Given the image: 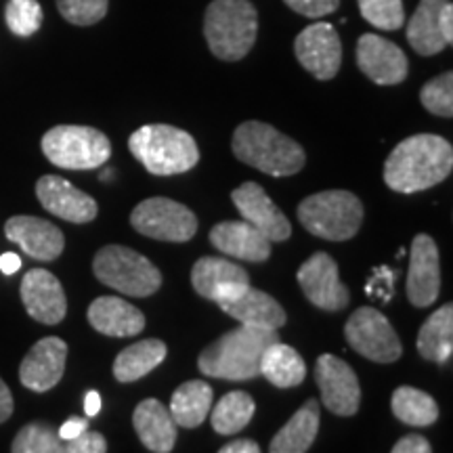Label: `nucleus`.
Segmentation results:
<instances>
[{
	"mask_svg": "<svg viewBox=\"0 0 453 453\" xmlns=\"http://www.w3.org/2000/svg\"><path fill=\"white\" fill-rule=\"evenodd\" d=\"M357 65L380 87L401 84L407 78L410 64L403 50L378 34H364L357 42Z\"/></svg>",
	"mask_w": 453,
	"mask_h": 453,
	"instance_id": "obj_14",
	"label": "nucleus"
},
{
	"mask_svg": "<svg viewBox=\"0 0 453 453\" xmlns=\"http://www.w3.org/2000/svg\"><path fill=\"white\" fill-rule=\"evenodd\" d=\"M19 269H21V258L17 257V254L4 252L3 257H0V271H3L4 275H13Z\"/></svg>",
	"mask_w": 453,
	"mask_h": 453,
	"instance_id": "obj_47",
	"label": "nucleus"
},
{
	"mask_svg": "<svg viewBox=\"0 0 453 453\" xmlns=\"http://www.w3.org/2000/svg\"><path fill=\"white\" fill-rule=\"evenodd\" d=\"M277 340H280L277 330L240 326L203 349L197 359V367L206 376L220 378V380H252L260 373V357L265 349Z\"/></svg>",
	"mask_w": 453,
	"mask_h": 453,
	"instance_id": "obj_2",
	"label": "nucleus"
},
{
	"mask_svg": "<svg viewBox=\"0 0 453 453\" xmlns=\"http://www.w3.org/2000/svg\"><path fill=\"white\" fill-rule=\"evenodd\" d=\"M95 277L111 290L134 298L151 296L162 286V273L143 254L127 246H105L93 260Z\"/></svg>",
	"mask_w": 453,
	"mask_h": 453,
	"instance_id": "obj_7",
	"label": "nucleus"
},
{
	"mask_svg": "<svg viewBox=\"0 0 453 453\" xmlns=\"http://www.w3.org/2000/svg\"><path fill=\"white\" fill-rule=\"evenodd\" d=\"M211 242L219 252L248 263H265L271 257V242L246 220H225L214 225Z\"/></svg>",
	"mask_w": 453,
	"mask_h": 453,
	"instance_id": "obj_22",
	"label": "nucleus"
},
{
	"mask_svg": "<svg viewBox=\"0 0 453 453\" xmlns=\"http://www.w3.org/2000/svg\"><path fill=\"white\" fill-rule=\"evenodd\" d=\"M319 430V403L311 399L271 441L269 453H307Z\"/></svg>",
	"mask_w": 453,
	"mask_h": 453,
	"instance_id": "obj_27",
	"label": "nucleus"
},
{
	"mask_svg": "<svg viewBox=\"0 0 453 453\" xmlns=\"http://www.w3.org/2000/svg\"><path fill=\"white\" fill-rule=\"evenodd\" d=\"M453 168V147L439 134H413L390 151L384 180L396 194H418L443 183Z\"/></svg>",
	"mask_w": 453,
	"mask_h": 453,
	"instance_id": "obj_1",
	"label": "nucleus"
},
{
	"mask_svg": "<svg viewBox=\"0 0 453 453\" xmlns=\"http://www.w3.org/2000/svg\"><path fill=\"white\" fill-rule=\"evenodd\" d=\"M11 416H13V395H11L9 387L0 378V424L7 422Z\"/></svg>",
	"mask_w": 453,
	"mask_h": 453,
	"instance_id": "obj_44",
	"label": "nucleus"
},
{
	"mask_svg": "<svg viewBox=\"0 0 453 453\" xmlns=\"http://www.w3.org/2000/svg\"><path fill=\"white\" fill-rule=\"evenodd\" d=\"M219 453H260V447L252 439H240L234 443H226Z\"/></svg>",
	"mask_w": 453,
	"mask_h": 453,
	"instance_id": "obj_45",
	"label": "nucleus"
},
{
	"mask_svg": "<svg viewBox=\"0 0 453 453\" xmlns=\"http://www.w3.org/2000/svg\"><path fill=\"white\" fill-rule=\"evenodd\" d=\"M191 283L200 296L212 300V303H225L235 298L237 294L250 288V277L240 265L229 263L225 258L203 257L194 265L191 271Z\"/></svg>",
	"mask_w": 453,
	"mask_h": 453,
	"instance_id": "obj_20",
	"label": "nucleus"
},
{
	"mask_svg": "<svg viewBox=\"0 0 453 453\" xmlns=\"http://www.w3.org/2000/svg\"><path fill=\"white\" fill-rule=\"evenodd\" d=\"M449 0H420L407 26V42L418 55H437L447 47L441 30V13Z\"/></svg>",
	"mask_w": 453,
	"mask_h": 453,
	"instance_id": "obj_26",
	"label": "nucleus"
},
{
	"mask_svg": "<svg viewBox=\"0 0 453 453\" xmlns=\"http://www.w3.org/2000/svg\"><path fill=\"white\" fill-rule=\"evenodd\" d=\"M212 407V388L203 380L180 384L170 401V416L177 426L197 428L208 418Z\"/></svg>",
	"mask_w": 453,
	"mask_h": 453,
	"instance_id": "obj_28",
	"label": "nucleus"
},
{
	"mask_svg": "<svg viewBox=\"0 0 453 453\" xmlns=\"http://www.w3.org/2000/svg\"><path fill=\"white\" fill-rule=\"evenodd\" d=\"M128 150L156 177H170L191 170L200 160L196 139L170 124H147L134 130Z\"/></svg>",
	"mask_w": 453,
	"mask_h": 453,
	"instance_id": "obj_4",
	"label": "nucleus"
},
{
	"mask_svg": "<svg viewBox=\"0 0 453 453\" xmlns=\"http://www.w3.org/2000/svg\"><path fill=\"white\" fill-rule=\"evenodd\" d=\"M219 307L240 321L242 326L263 327V330H280L288 319L286 311L273 296L263 290H254V288H248L235 298L225 300Z\"/></svg>",
	"mask_w": 453,
	"mask_h": 453,
	"instance_id": "obj_24",
	"label": "nucleus"
},
{
	"mask_svg": "<svg viewBox=\"0 0 453 453\" xmlns=\"http://www.w3.org/2000/svg\"><path fill=\"white\" fill-rule=\"evenodd\" d=\"M390 453H433V447L422 434H407L393 447Z\"/></svg>",
	"mask_w": 453,
	"mask_h": 453,
	"instance_id": "obj_42",
	"label": "nucleus"
},
{
	"mask_svg": "<svg viewBox=\"0 0 453 453\" xmlns=\"http://www.w3.org/2000/svg\"><path fill=\"white\" fill-rule=\"evenodd\" d=\"M361 17L384 32H395L405 24L403 0H359Z\"/></svg>",
	"mask_w": 453,
	"mask_h": 453,
	"instance_id": "obj_35",
	"label": "nucleus"
},
{
	"mask_svg": "<svg viewBox=\"0 0 453 453\" xmlns=\"http://www.w3.org/2000/svg\"><path fill=\"white\" fill-rule=\"evenodd\" d=\"M283 3L296 13L311 17V19L330 15L340 7V0H283Z\"/></svg>",
	"mask_w": 453,
	"mask_h": 453,
	"instance_id": "obj_41",
	"label": "nucleus"
},
{
	"mask_svg": "<svg viewBox=\"0 0 453 453\" xmlns=\"http://www.w3.org/2000/svg\"><path fill=\"white\" fill-rule=\"evenodd\" d=\"M395 418H399L403 424L410 426H430L437 422L439 405L424 390L413 387H399L395 390L393 399H390Z\"/></svg>",
	"mask_w": 453,
	"mask_h": 453,
	"instance_id": "obj_32",
	"label": "nucleus"
},
{
	"mask_svg": "<svg viewBox=\"0 0 453 453\" xmlns=\"http://www.w3.org/2000/svg\"><path fill=\"white\" fill-rule=\"evenodd\" d=\"M420 101L424 110L441 118L453 116V73L445 72L424 84Z\"/></svg>",
	"mask_w": 453,
	"mask_h": 453,
	"instance_id": "obj_37",
	"label": "nucleus"
},
{
	"mask_svg": "<svg viewBox=\"0 0 453 453\" xmlns=\"http://www.w3.org/2000/svg\"><path fill=\"white\" fill-rule=\"evenodd\" d=\"M84 430H88V422L84 420V418H70V420L57 430V433H59L61 441H70V439H76L78 434H82Z\"/></svg>",
	"mask_w": 453,
	"mask_h": 453,
	"instance_id": "obj_43",
	"label": "nucleus"
},
{
	"mask_svg": "<svg viewBox=\"0 0 453 453\" xmlns=\"http://www.w3.org/2000/svg\"><path fill=\"white\" fill-rule=\"evenodd\" d=\"M418 353L434 364H445L453 353V304H443L424 321L418 334Z\"/></svg>",
	"mask_w": 453,
	"mask_h": 453,
	"instance_id": "obj_29",
	"label": "nucleus"
},
{
	"mask_svg": "<svg viewBox=\"0 0 453 453\" xmlns=\"http://www.w3.org/2000/svg\"><path fill=\"white\" fill-rule=\"evenodd\" d=\"M296 280L315 307L324 311H340L349 304V288L340 281L338 265L330 254L317 252L298 269Z\"/></svg>",
	"mask_w": 453,
	"mask_h": 453,
	"instance_id": "obj_13",
	"label": "nucleus"
},
{
	"mask_svg": "<svg viewBox=\"0 0 453 453\" xmlns=\"http://www.w3.org/2000/svg\"><path fill=\"white\" fill-rule=\"evenodd\" d=\"M315 380L321 403L336 416H355L361 403V387L347 361L334 355H321L315 365Z\"/></svg>",
	"mask_w": 453,
	"mask_h": 453,
	"instance_id": "obj_12",
	"label": "nucleus"
},
{
	"mask_svg": "<svg viewBox=\"0 0 453 453\" xmlns=\"http://www.w3.org/2000/svg\"><path fill=\"white\" fill-rule=\"evenodd\" d=\"M260 373L277 388H292L307 378V365L298 350L277 340L260 357Z\"/></svg>",
	"mask_w": 453,
	"mask_h": 453,
	"instance_id": "obj_31",
	"label": "nucleus"
},
{
	"mask_svg": "<svg viewBox=\"0 0 453 453\" xmlns=\"http://www.w3.org/2000/svg\"><path fill=\"white\" fill-rule=\"evenodd\" d=\"M234 154L240 162L271 174V177H292L303 170L307 156L296 141L280 133L271 124L250 120L235 128Z\"/></svg>",
	"mask_w": 453,
	"mask_h": 453,
	"instance_id": "obj_3",
	"label": "nucleus"
},
{
	"mask_svg": "<svg viewBox=\"0 0 453 453\" xmlns=\"http://www.w3.org/2000/svg\"><path fill=\"white\" fill-rule=\"evenodd\" d=\"M231 200L240 211L242 219L257 226L269 242H286L290 237V220L286 219V214L275 206V202L258 183L248 180V183L240 185L231 194Z\"/></svg>",
	"mask_w": 453,
	"mask_h": 453,
	"instance_id": "obj_15",
	"label": "nucleus"
},
{
	"mask_svg": "<svg viewBox=\"0 0 453 453\" xmlns=\"http://www.w3.org/2000/svg\"><path fill=\"white\" fill-rule=\"evenodd\" d=\"M410 273H407V298L413 307H430L441 292L439 248L430 235H416L410 254Z\"/></svg>",
	"mask_w": 453,
	"mask_h": 453,
	"instance_id": "obj_17",
	"label": "nucleus"
},
{
	"mask_svg": "<svg viewBox=\"0 0 453 453\" xmlns=\"http://www.w3.org/2000/svg\"><path fill=\"white\" fill-rule=\"evenodd\" d=\"M84 411H87L88 418H95L101 411V395L97 390H88L87 396H84Z\"/></svg>",
	"mask_w": 453,
	"mask_h": 453,
	"instance_id": "obj_48",
	"label": "nucleus"
},
{
	"mask_svg": "<svg viewBox=\"0 0 453 453\" xmlns=\"http://www.w3.org/2000/svg\"><path fill=\"white\" fill-rule=\"evenodd\" d=\"M61 453H107V441L101 433L84 430L76 439L64 441V451Z\"/></svg>",
	"mask_w": 453,
	"mask_h": 453,
	"instance_id": "obj_39",
	"label": "nucleus"
},
{
	"mask_svg": "<svg viewBox=\"0 0 453 453\" xmlns=\"http://www.w3.org/2000/svg\"><path fill=\"white\" fill-rule=\"evenodd\" d=\"M130 223L141 235L160 242H189L197 231V219L183 203L168 197H150L130 214Z\"/></svg>",
	"mask_w": 453,
	"mask_h": 453,
	"instance_id": "obj_9",
	"label": "nucleus"
},
{
	"mask_svg": "<svg viewBox=\"0 0 453 453\" xmlns=\"http://www.w3.org/2000/svg\"><path fill=\"white\" fill-rule=\"evenodd\" d=\"M67 344L57 336L38 340L19 365V382L34 393H47L59 384L65 372Z\"/></svg>",
	"mask_w": 453,
	"mask_h": 453,
	"instance_id": "obj_18",
	"label": "nucleus"
},
{
	"mask_svg": "<svg viewBox=\"0 0 453 453\" xmlns=\"http://www.w3.org/2000/svg\"><path fill=\"white\" fill-rule=\"evenodd\" d=\"M87 317L95 330L113 338L137 336L145 327V315L118 296H99L93 300Z\"/></svg>",
	"mask_w": 453,
	"mask_h": 453,
	"instance_id": "obj_23",
	"label": "nucleus"
},
{
	"mask_svg": "<svg viewBox=\"0 0 453 453\" xmlns=\"http://www.w3.org/2000/svg\"><path fill=\"white\" fill-rule=\"evenodd\" d=\"M4 19L15 36L27 38L41 30L42 7L38 4V0H9Z\"/></svg>",
	"mask_w": 453,
	"mask_h": 453,
	"instance_id": "obj_36",
	"label": "nucleus"
},
{
	"mask_svg": "<svg viewBox=\"0 0 453 453\" xmlns=\"http://www.w3.org/2000/svg\"><path fill=\"white\" fill-rule=\"evenodd\" d=\"M257 405L254 399L243 390H234L225 395L212 410L211 422L219 434H235L250 424Z\"/></svg>",
	"mask_w": 453,
	"mask_h": 453,
	"instance_id": "obj_33",
	"label": "nucleus"
},
{
	"mask_svg": "<svg viewBox=\"0 0 453 453\" xmlns=\"http://www.w3.org/2000/svg\"><path fill=\"white\" fill-rule=\"evenodd\" d=\"M298 220L309 234L321 240L344 242L361 229L364 203L350 191H321L300 202Z\"/></svg>",
	"mask_w": 453,
	"mask_h": 453,
	"instance_id": "obj_6",
	"label": "nucleus"
},
{
	"mask_svg": "<svg viewBox=\"0 0 453 453\" xmlns=\"http://www.w3.org/2000/svg\"><path fill=\"white\" fill-rule=\"evenodd\" d=\"M166 357V344L157 338H147L130 344L113 361V376L118 382H134L156 370Z\"/></svg>",
	"mask_w": 453,
	"mask_h": 453,
	"instance_id": "obj_30",
	"label": "nucleus"
},
{
	"mask_svg": "<svg viewBox=\"0 0 453 453\" xmlns=\"http://www.w3.org/2000/svg\"><path fill=\"white\" fill-rule=\"evenodd\" d=\"M36 197L44 211L70 223H90L97 217L99 206L93 197L76 189L70 180L57 174H47L36 183Z\"/></svg>",
	"mask_w": 453,
	"mask_h": 453,
	"instance_id": "obj_19",
	"label": "nucleus"
},
{
	"mask_svg": "<svg viewBox=\"0 0 453 453\" xmlns=\"http://www.w3.org/2000/svg\"><path fill=\"white\" fill-rule=\"evenodd\" d=\"M294 53L300 65L317 81H332L342 64V42L336 27L326 21H315L304 27L294 41Z\"/></svg>",
	"mask_w": 453,
	"mask_h": 453,
	"instance_id": "obj_11",
	"label": "nucleus"
},
{
	"mask_svg": "<svg viewBox=\"0 0 453 453\" xmlns=\"http://www.w3.org/2000/svg\"><path fill=\"white\" fill-rule=\"evenodd\" d=\"M133 426L141 443L154 453H170L177 443V424L168 407L157 399H145L133 413Z\"/></svg>",
	"mask_w": 453,
	"mask_h": 453,
	"instance_id": "obj_25",
	"label": "nucleus"
},
{
	"mask_svg": "<svg viewBox=\"0 0 453 453\" xmlns=\"http://www.w3.org/2000/svg\"><path fill=\"white\" fill-rule=\"evenodd\" d=\"M42 154L55 166L65 170H93L111 156V143L104 133L90 127L61 124L42 137Z\"/></svg>",
	"mask_w": 453,
	"mask_h": 453,
	"instance_id": "obj_8",
	"label": "nucleus"
},
{
	"mask_svg": "<svg viewBox=\"0 0 453 453\" xmlns=\"http://www.w3.org/2000/svg\"><path fill=\"white\" fill-rule=\"evenodd\" d=\"M64 451V441L59 433L44 422L26 424L19 433L15 434L11 453H61Z\"/></svg>",
	"mask_w": 453,
	"mask_h": 453,
	"instance_id": "obj_34",
	"label": "nucleus"
},
{
	"mask_svg": "<svg viewBox=\"0 0 453 453\" xmlns=\"http://www.w3.org/2000/svg\"><path fill=\"white\" fill-rule=\"evenodd\" d=\"M395 280H396V273H393L388 267L376 269L373 271L372 280L367 281L365 294L372 298L380 296L382 303H388V300L393 298V292H395Z\"/></svg>",
	"mask_w": 453,
	"mask_h": 453,
	"instance_id": "obj_40",
	"label": "nucleus"
},
{
	"mask_svg": "<svg viewBox=\"0 0 453 453\" xmlns=\"http://www.w3.org/2000/svg\"><path fill=\"white\" fill-rule=\"evenodd\" d=\"M4 235L9 242L17 243L27 257L42 260V263H50L61 257L65 248L59 226L38 217H11L4 223Z\"/></svg>",
	"mask_w": 453,
	"mask_h": 453,
	"instance_id": "obj_21",
	"label": "nucleus"
},
{
	"mask_svg": "<svg viewBox=\"0 0 453 453\" xmlns=\"http://www.w3.org/2000/svg\"><path fill=\"white\" fill-rule=\"evenodd\" d=\"M57 9L73 26H93L105 17L107 0H57Z\"/></svg>",
	"mask_w": 453,
	"mask_h": 453,
	"instance_id": "obj_38",
	"label": "nucleus"
},
{
	"mask_svg": "<svg viewBox=\"0 0 453 453\" xmlns=\"http://www.w3.org/2000/svg\"><path fill=\"white\" fill-rule=\"evenodd\" d=\"M21 303L32 319L44 326H57L65 319L67 298L64 286L44 269L27 271L21 280Z\"/></svg>",
	"mask_w": 453,
	"mask_h": 453,
	"instance_id": "obj_16",
	"label": "nucleus"
},
{
	"mask_svg": "<svg viewBox=\"0 0 453 453\" xmlns=\"http://www.w3.org/2000/svg\"><path fill=\"white\" fill-rule=\"evenodd\" d=\"M344 336L353 350L376 364H393L403 353L395 327L380 311L372 307L357 309L349 317Z\"/></svg>",
	"mask_w": 453,
	"mask_h": 453,
	"instance_id": "obj_10",
	"label": "nucleus"
},
{
	"mask_svg": "<svg viewBox=\"0 0 453 453\" xmlns=\"http://www.w3.org/2000/svg\"><path fill=\"white\" fill-rule=\"evenodd\" d=\"M258 34V13L250 0H212L203 17V36L212 55L240 61L250 53Z\"/></svg>",
	"mask_w": 453,
	"mask_h": 453,
	"instance_id": "obj_5",
	"label": "nucleus"
},
{
	"mask_svg": "<svg viewBox=\"0 0 453 453\" xmlns=\"http://www.w3.org/2000/svg\"><path fill=\"white\" fill-rule=\"evenodd\" d=\"M441 30H443V38L447 47L453 42V4L447 3L443 7V13H441Z\"/></svg>",
	"mask_w": 453,
	"mask_h": 453,
	"instance_id": "obj_46",
	"label": "nucleus"
}]
</instances>
